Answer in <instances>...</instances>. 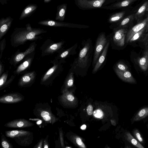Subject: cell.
<instances>
[{"mask_svg": "<svg viewBox=\"0 0 148 148\" xmlns=\"http://www.w3.org/2000/svg\"><path fill=\"white\" fill-rule=\"evenodd\" d=\"M76 142L78 145L81 146L83 147H85L84 144L82 141V140L80 138H77L76 139Z\"/></svg>", "mask_w": 148, "mask_h": 148, "instance_id": "obj_40", "label": "cell"}, {"mask_svg": "<svg viewBox=\"0 0 148 148\" xmlns=\"http://www.w3.org/2000/svg\"><path fill=\"white\" fill-rule=\"evenodd\" d=\"M137 0H125L116 3L113 6L114 8H121L127 6Z\"/></svg>", "mask_w": 148, "mask_h": 148, "instance_id": "obj_30", "label": "cell"}, {"mask_svg": "<svg viewBox=\"0 0 148 148\" xmlns=\"http://www.w3.org/2000/svg\"><path fill=\"white\" fill-rule=\"evenodd\" d=\"M147 128H148V125H147Z\"/></svg>", "mask_w": 148, "mask_h": 148, "instance_id": "obj_50", "label": "cell"}, {"mask_svg": "<svg viewBox=\"0 0 148 148\" xmlns=\"http://www.w3.org/2000/svg\"><path fill=\"white\" fill-rule=\"evenodd\" d=\"M135 14H131L123 19L120 23V26H123L131 22L133 19Z\"/></svg>", "mask_w": 148, "mask_h": 148, "instance_id": "obj_31", "label": "cell"}, {"mask_svg": "<svg viewBox=\"0 0 148 148\" xmlns=\"http://www.w3.org/2000/svg\"><path fill=\"white\" fill-rule=\"evenodd\" d=\"M35 48V44H32V45H30L29 48L25 51L23 52L19 53L16 54L14 58V62L16 63L20 62L27 55L33 51L34 50Z\"/></svg>", "mask_w": 148, "mask_h": 148, "instance_id": "obj_20", "label": "cell"}, {"mask_svg": "<svg viewBox=\"0 0 148 148\" xmlns=\"http://www.w3.org/2000/svg\"><path fill=\"white\" fill-rule=\"evenodd\" d=\"M34 124L28 120L24 119H19L9 122L4 125L6 127L11 128H23L31 127Z\"/></svg>", "mask_w": 148, "mask_h": 148, "instance_id": "obj_6", "label": "cell"}, {"mask_svg": "<svg viewBox=\"0 0 148 148\" xmlns=\"http://www.w3.org/2000/svg\"><path fill=\"white\" fill-rule=\"evenodd\" d=\"M72 47L70 48L68 50L64 51L60 55V57L62 58H63L66 57L68 55L70 51L72 49Z\"/></svg>", "mask_w": 148, "mask_h": 148, "instance_id": "obj_41", "label": "cell"}, {"mask_svg": "<svg viewBox=\"0 0 148 148\" xmlns=\"http://www.w3.org/2000/svg\"><path fill=\"white\" fill-rule=\"evenodd\" d=\"M115 71L118 76L124 81L131 84L136 83V80L128 71H123L115 68Z\"/></svg>", "mask_w": 148, "mask_h": 148, "instance_id": "obj_11", "label": "cell"}, {"mask_svg": "<svg viewBox=\"0 0 148 148\" xmlns=\"http://www.w3.org/2000/svg\"><path fill=\"white\" fill-rule=\"evenodd\" d=\"M66 98L68 100L70 101H73L74 99V97L72 95L69 94L67 95Z\"/></svg>", "mask_w": 148, "mask_h": 148, "instance_id": "obj_44", "label": "cell"}, {"mask_svg": "<svg viewBox=\"0 0 148 148\" xmlns=\"http://www.w3.org/2000/svg\"><path fill=\"white\" fill-rule=\"evenodd\" d=\"M6 136L12 138H15L29 135L32 133L29 131L23 130H14L6 131L5 132Z\"/></svg>", "mask_w": 148, "mask_h": 148, "instance_id": "obj_15", "label": "cell"}, {"mask_svg": "<svg viewBox=\"0 0 148 148\" xmlns=\"http://www.w3.org/2000/svg\"><path fill=\"white\" fill-rule=\"evenodd\" d=\"M35 73L34 72L27 73L23 75L20 79L18 84L22 86L32 83L35 79Z\"/></svg>", "mask_w": 148, "mask_h": 148, "instance_id": "obj_14", "label": "cell"}, {"mask_svg": "<svg viewBox=\"0 0 148 148\" xmlns=\"http://www.w3.org/2000/svg\"><path fill=\"white\" fill-rule=\"evenodd\" d=\"M14 139L15 141L20 145L22 146H28L32 143L33 140V134L32 133L29 135Z\"/></svg>", "mask_w": 148, "mask_h": 148, "instance_id": "obj_18", "label": "cell"}, {"mask_svg": "<svg viewBox=\"0 0 148 148\" xmlns=\"http://www.w3.org/2000/svg\"><path fill=\"white\" fill-rule=\"evenodd\" d=\"M147 12H148V6L147 8V9H146V11Z\"/></svg>", "mask_w": 148, "mask_h": 148, "instance_id": "obj_48", "label": "cell"}, {"mask_svg": "<svg viewBox=\"0 0 148 148\" xmlns=\"http://www.w3.org/2000/svg\"><path fill=\"white\" fill-rule=\"evenodd\" d=\"M126 140L130 144L138 148H144V147L130 133L127 131L125 134Z\"/></svg>", "mask_w": 148, "mask_h": 148, "instance_id": "obj_21", "label": "cell"}, {"mask_svg": "<svg viewBox=\"0 0 148 148\" xmlns=\"http://www.w3.org/2000/svg\"><path fill=\"white\" fill-rule=\"evenodd\" d=\"M7 73H4L1 77L0 79V87L1 88L5 84L7 78Z\"/></svg>", "mask_w": 148, "mask_h": 148, "instance_id": "obj_37", "label": "cell"}, {"mask_svg": "<svg viewBox=\"0 0 148 148\" xmlns=\"http://www.w3.org/2000/svg\"><path fill=\"white\" fill-rule=\"evenodd\" d=\"M107 42L106 36L103 33L101 34L97 38L95 45L93 64H94L97 61L101 53Z\"/></svg>", "mask_w": 148, "mask_h": 148, "instance_id": "obj_3", "label": "cell"}, {"mask_svg": "<svg viewBox=\"0 0 148 148\" xmlns=\"http://www.w3.org/2000/svg\"><path fill=\"white\" fill-rule=\"evenodd\" d=\"M73 73H70L68 76L66 83L68 86H71L73 85Z\"/></svg>", "mask_w": 148, "mask_h": 148, "instance_id": "obj_36", "label": "cell"}, {"mask_svg": "<svg viewBox=\"0 0 148 148\" xmlns=\"http://www.w3.org/2000/svg\"><path fill=\"white\" fill-rule=\"evenodd\" d=\"M58 68V65L56 64L49 70L42 77L41 80L42 82H45L49 79L52 77H53V75H54V74L56 73Z\"/></svg>", "mask_w": 148, "mask_h": 148, "instance_id": "obj_25", "label": "cell"}, {"mask_svg": "<svg viewBox=\"0 0 148 148\" xmlns=\"http://www.w3.org/2000/svg\"><path fill=\"white\" fill-rule=\"evenodd\" d=\"M51 0H43L44 1L45 3H48Z\"/></svg>", "mask_w": 148, "mask_h": 148, "instance_id": "obj_47", "label": "cell"}, {"mask_svg": "<svg viewBox=\"0 0 148 148\" xmlns=\"http://www.w3.org/2000/svg\"><path fill=\"white\" fill-rule=\"evenodd\" d=\"M127 33V29L121 28L116 31L113 36V41L116 45L122 47L125 44V37Z\"/></svg>", "mask_w": 148, "mask_h": 148, "instance_id": "obj_9", "label": "cell"}, {"mask_svg": "<svg viewBox=\"0 0 148 148\" xmlns=\"http://www.w3.org/2000/svg\"><path fill=\"white\" fill-rule=\"evenodd\" d=\"M148 15L146 18L132 28L127 33L126 42L128 43L133 35L147 26Z\"/></svg>", "mask_w": 148, "mask_h": 148, "instance_id": "obj_8", "label": "cell"}, {"mask_svg": "<svg viewBox=\"0 0 148 148\" xmlns=\"http://www.w3.org/2000/svg\"><path fill=\"white\" fill-rule=\"evenodd\" d=\"M146 29L147 26L134 34L130 39L129 42H131L138 40L140 39L145 34L144 33L146 31Z\"/></svg>", "mask_w": 148, "mask_h": 148, "instance_id": "obj_26", "label": "cell"}, {"mask_svg": "<svg viewBox=\"0 0 148 148\" xmlns=\"http://www.w3.org/2000/svg\"><path fill=\"white\" fill-rule=\"evenodd\" d=\"M46 31L39 28H32L29 23L26 27L15 28L11 36V45L14 47L23 44L28 40L37 39L38 35L45 33Z\"/></svg>", "mask_w": 148, "mask_h": 148, "instance_id": "obj_1", "label": "cell"}, {"mask_svg": "<svg viewBox=\"0 0 148 148\" xmlns=\"http://www.w3.org/2000/svg\"><path fill=\"white\" fill-rule=\"evenodd\" d=\"M48 135H47L44 140L43 148H48L49 147V142L48 141Z\"/></svg>", "mask_w": 148, "mask_h": 148, "instance_id": "obj_39", "label": "cell"}, {"mask_svg": "<svg viewBox=\"0 0 148 148\" xmlns=\"http://www.w3.org/2000/svg\"><path fill=\"white\" fill-rule=\"evenodd\" d=\"M132 133L134 138L141 144L144 143V139L138 129L135 128L133 129L132 131Z\"/></svg>", "mask_w": 148, "mask_h": 148, "instance_id": "obj_29", "label": "cell"}, {"mask_svg": "<svg viewBox=\"0 0 148 148\" xmlns=\"http://www.w3.org/2000/svg\"><path fill=\"white\" fill-rule=\"evenodd\" d=\"M86 125H83L81 127V128L82 130H84L86 129Z\"/></svg>", "mask_w": 148, "mask_h": 148, "instance_id": "obj_46", "label": "cell"}, {"mask_svg": "<svg viewBox=\"0 0 148 148\" xmlns=\"http://www.w3.org/2000/svg\"><path fill=\"white\" fill-rule=\"evenodd\" d=\"M116 68L123 71L128 70V69L127 66L125 64L121 62H119L116 64Z\"/></svg>", "mask_w": 148, "mask_h": 148, "instance_id": "obj_34", "label": "cell"}, {"mask_svg": "<svg viewBox=\"0 0 148 148\" xmlns=\"http://www.w3.org/2000/svg\"><path fill=\"white\" fill-rule=\"evenodd\" d=\"M146 31V34H144L140 40V42H143L145 46H147L148 45V20Z\"/></svg>", "mask_w": 148, "mask_h": 148, "instance_id": "obj_33", "label": "cell"}, {"mask_svg": "<svg viewBox=\"0 0 148 148\" xmlns=\"http://www.w3.org/2000/svg\"><path fill=\"white\" fill-rule=\"evenodd\" d=\"M148 6V1H146L139 8L135 14V17L136 20L138 21L142 18L146 11Z\"/></svg>", "mask_w": 148, "mask_h": 148, "instance_id": "obj_24", "label": "cell"}, {"mask_svg": "<svg viewBox=\"0 0 148 148\" xmlns=\"http://www.w3.org/2000/svg\"><path fill=\"white\" fill-rule=\"evenodd\" d=\"M1 143L2 147L4 148H12V145L6 139L5 136L2 135L1 136Z\"/></svg>", "mask_w": 148, "mask_h": 148, "instance_id": "obj_32", "label": "cell"}, {"mask_svg": "<svg viewBox=\"0 0 148 148\" xmlns=\"http://www.w3.org/2000/svg\"></svg>", "mask_w": 148, "mask_h": 148, "instance_id": "obj_51", "label": "cell"}, {"mask_svg": "<svg viewBox=\"0 0 148 148\" xmlns=\"http://www.w3.org/2000/svg\"><path fill=\"white\" fill-rule=\"evenodd\" d=\"M87 111L88 114L90 115L92 113L93 107L91 105L88 106L87 108Z\"/></svg>", "mask_w": 148, "mask_h": 148, "instance_id": "obj_42", "label": "cell"}, {"mask_svg": "<svg viewBox=\"0 0 148 148\" xmlns=\"http://www.w3.org/2000/svg\"><path fill=\"white\" fill-rule=\"evenodd\" d=\"M38 23L43 25L53 27H73V25L71 24L59 22L49 19L40 21Z\"/></svg>", "mask_w": 148, "mask_h": 148, "instance_id": "obj_13", "label": "cell"}, {"mask_svg": "<svg viewBox=\"0 0 148 148\" xmlns=\"http://www.w3.org/2000/svg\"><path fill=\"white\" fill-rule=\"evenodd\" d=\"M109 45V42L108 41L103 49L100 57L96 63V64L92 71V73H96L97 71L105 60Z\"/></svg>", "mask_w": 148, "mask_h": 148, "instance_id": "obj_17", "label": "cell"}, {"mask_svg": "<svg viewBox=\"0 0 148 148\" xmlns=\"http://www.w3.org/2000/svg\"><path fill=\"white\" fill-rule=\"evenodd\" d=\"M33 112L36 116L47 123L53 125L58 120L52 113L50 106L47 103L37 104Z\"/></svg>", "mask_w": 148, "mask_h": 148, "instance_id": "obj_2", "label": "cell"}, {"mask_svg": "<svg viewBox=\"0 0 148 148\" xmlns=\"http://www.w3.org/2000/svg\"><path fill=\"white\" fill-rule=\"evenodd\" d=\"M138 62L140 68L144 71H146L148 68V52L146 50L141 58L138 59Z\"/></svg>", "mask_w": 148, "mask_h": 148, "instance_id": "obj_22", "label": "cell"}, {"mask_svg": "<svg viewBox=\"0 0 148 148\" xmlns=\"http://www.w3.org/2000/svg\"><path fill=\"white\" fill-rule=\"evenodd\" d=\"M66 8V4H63L57 6L56 17V20L62 21L64 20Z\"/></svg>", "mask_w": 148, "mask_h": 148, "instance_id": "obj_19", "label": "cell"}, {"mask_svg": "<svg viewBox=\"0 0 148 148\" xmlns=\"http://www.w3.org/2000/svg\"><path fill=\"white\" fill-rule=\"evenodd\" d=\"M148 116V106L140 108L131 120L132 124L136 121H140Z\"/></svg>", "mask_w": 148, "mask_h": 148, "instance_id": "obj_12", "label": "cell"}, {"mask_svg": "<svg viewBox=\"0 0 148 148\" xmlns=\"http://www.w3.org/2000/svg\"><path fill=\"white\" fill-rule=\"evenodd\" d=\"M62 44V42L53 44L47 47L45 52L47 53L54 52L60 49Z\"/></svg>", "mask_w": 148, "mask_h": 148, "instance_id": "obj_27", "label": "cell"}, {"mask_svg": "<svg viewBox=\"0 0 148 148\" xmlns=\"http://www.w3.org/2000/svg\"><path fill=\"white\" fill-rule=\"evenodd\" d=\"M24 97L19 93H13L5 95L0 98V102L5 103H12L22 101Z\"/></svg>", "mask_w": 148, "mask_h": 148, "instance_id": "obj_5", "label": "cell"}, {"mask_svg": "<svg viewBox=\"0 0 148 148\" xmlns=\"http://www.w3.org/2000/svg\"><path fill=\"white\" fill-rule=\"evenodd\" d=\"M5 39H4L0 42V58H1L2 56V53L4 49L5 48Z\"/></svg>", "mask_w": 148, "mask_h": 148, "instance_id": "obj_38", "label": "cell"}, {"mask_svg": "<svg viewBox=\"0 0 148 148\" xmlns=\"http://www.w3.org/2000/svg\"><path fill=\"white\" fill-rule=\"evenodd\" d=\"M43 139H41L34 147L35 148H42Z\"/></svg>", "mask_w": 148, "mask_h": 148, "instance_id": "obj_43", "label": "cell"}, {"mask_svg": "<svg viewBox=\"0 0 148 148\" xmlns=\"http://www.w3.org/2000/svg\"><path fill=\"white\" fill-rule=\"evenodd\" d=\"M38 6L34 4H29L26 6L23 10L19 19L20 20L29 16L36 10Z\"/></svg>", "mask_w": 148, "mask_h": 148, "instance_id": "obj_16", "label": "cell"}, {"mask_svg": "<svg viewBox=\"0 0 148 148\" xmlns=\"http://www.w3.org/2000/svg\"><path fill=\"white\" fill-rule=\"evenodd\" d=\"M93 114L94 116L100 119H102L103 117V112L100 109H98L95 110L93 112Z\"/></svg>", "mask_w": 148, "mask_h": 148, "instance_id": "obj_35", "label": "cell"}, {"mask_svg": "<svg viewBox=\"0 0 148 148\" xmlns=\"http://www.w3.org/2000/svg\"><path fill=\"white\" fill-rule=\"evenodd\" d=\"M32 58H28L17 68L16 73L19 74L27 69L30 66L32 60Z\"/></svg>", "mask_w": 148, "mask_h": 148, "instance_id": "obj_23", "label": "cell"}, {"mask_svg": "<svg viewBox=\"0 0 148 148\" xmlns=\"http://www.w3.org/2000/svg\"><path fill=\"white\" fill-rule=\"evenodd\" d=\"M125 12V11H122L113 14L110 18L109 21L110 22H113L119 20L123 16Z\"/></svg>", "mask_w": 148, "mask_h": 148, "instance_id": "obj_28", "label": "cell"}, {"mask_svg": "<svg viewBox=\"0 0 148 148\" xmlns=\"http://www.w3.org/2000/svg\"><path fill=\"white\" fill-rule=\"evenodd\" d=\"M106 0H77L78 6L85 9L101 7Z\"/></svg>", "mask_w": 148, "mask_h": 148, "instance_id": "obj_4", "label": "cell"}, {"mask_svg": "<svg viewBox=\"0 0 148 148\" xmlns=\"http://www.w3.org/2000/svg\"><path fill=\"white\" fill-rule=\"evenodd\" d=\"M90 48L89 43H86L79 52L78 65L80 68H84L87 66Z\"/></svg>", "mask_w": 148, "mask_h": 148, "instance_id": "obj_7", "label": "cell"}, {"mask_svg": "<svg viewBox=\"0 0 148 148\" xmlns=\"http://www.w3.org/2000/svg\"><path fill=\"white\" fill-rule=\"evenodd\" d=\"M13 19L9 16L0 20V39L5 34L12 24Z\"/></svg>", "mask_w": 148, "mask_h": 148, "instance_id": "obj_10", "label": "cell"}, {"mask_svg": "<svg viewBox=\"0 0 148 148\" xmlns=\"http://www.w3.org/2000/svg\"><path fill=\"white\" fill-rule=\"evenodd\" d=\"M147 50L148 51V45L147 46Z\"/></svg>", "mask_w": 148, "mask_h": 148, "instance_id": "obj_49", "label": "cell"}, {"mask_svg": "<svg viewBox=\"0 0 148 148\" xmlns=\"http://www.w3.org/2000/svg\"><path fill=\"white\" fill-rule=\"evenodd\" d=\"M10 0H0V2L2 5L7 3V2Z\"/></svg>", "mask_w": 148, "mask_h": 148, "instance_id": "obj_45", "label": "cell"}]
</instances>
